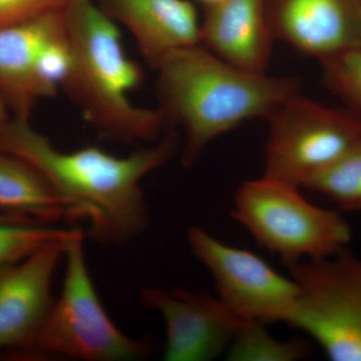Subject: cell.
Returning <instances> with one entry per match:
<instances>
[{"label": "cell", "instance_id": "obj_1", "mask_svg": "<svg viewBox=\"0 0 361 361\" xmlns=\"http://www.w3.org/2000/svg\"><path fill=\"white\" fill-rule=\"evenodd\" d=\"M180 148L175 132L125 158L97 147L66 153L30 125V118L0 121V151L37 169L68 206V219L87 224L90 238L121 246L141 236L149 226L141 182L168 163Z\"/></svg>", "mask_w": 361, "mask_h": 361}, {"label": "cell", "instance_id": "obj_20", "mask_svg": "<svg viewBox=\"0 0 361 361\" xmlns=\"http://www.w3.org/2000/svg\"><path fill=\"white\" fill-rule=\"evenodd\" d=\"M71 66V52L66 32L45 44L35 68L40 99L56 96Z\"/></svg>", "mask_w": 361, "mask_h": 361}, {"label": "cell", "instance_id": "obj_6", "mask_svg": "<svg viewBox=\"0 0 361 361\" xmlns=\"http://www.w3.org/2000/svg\"><path fill=\"white\" fill-rule=\"evenodd\" d=\"M299 287L287 324L305 332L334 361H361V258L348 248L286 264Z\"/></svg>", "mask_w": 361, "mask_h": 361}, {"label": "cell", "instance_id": "obj_13", "mask_svg": "<svg viewBox=\"0 0 361 361\" xmlns=\"http://www.w3.org/2000/svg\"><path fill=\"white\" fill-rule=\"evenodd\" d=\"M65 32V8L0 28V97L13 116L30 118L40 99L35 77L40 51Z\"/></svg>", "mask_w": 361, "mask_h": 361}, {"label": "cell", "instance_id": "obj_3", "mask_svg": "<svg viewBox=\"0 0 361 361\" xmlns=\"http://www.w3.org/2000/svg\"><path fill=\"white\" fill-rule=\"evenodd\" d=\"M65 21L71 66L61 87L85 120L113 141L158 139L167 123L159 109L130 103L127 92L141 84L142 73L126 56L114 20L96 0H70Z\"/></svg>", "mask_w": 361, "mask_h": 361}, {"label": "cell", "instance_id": "obj_2", "mask_svg": "<svg viewBox=\"0 0 361 361\" xmlns=\"http://www.w3.org/2000/svg\"><path fill=\"white\" fill-rule=\"evenodd\" d=\"M159 110L167 127H180L185 167H193L206 147L241 123L269 118L298 94L293 78L240 70L200 44L166 54L156 66Z\"/></svg>", "mask_w": 361, "mask_h": 361}, {"label": "cell", "instance_id": "obj_4", "mask_svg": "<svg viewBox=\"0 0 361 361\" xmlns=\"http://www.w3.org/2000/svg\"><path fill=\"white\" fill-rule=\"evenodd\" d=\"M299 189L266 176L246 180L235 195L232 217L285 264L348 248L353 235L348 222L337 211L306 200Z\"/></svg>", "mask_w": 361, "mask_h": 361}, {"label": "cell", "instance_id": "obj_22", "mask_svg": "<svg viewBox=\"0 0 361 361\" xmlns=\"http://www.w3.org/2000/svg\"><path fill=\"white\" fill-rule=\"evenodd\" d=\"M8 114L9 111L7 110L6 104L4 103L1 97H0V121L9 118Z\"/></svg>", "mask_w": 361, "mask_h": 361}, {"label": "cell", "instance_id": "obj_14", "mask_svg": "<svg viewBox=\"0 0 361 361\" xmlns=\"http://www.w3.org/2000/svg\"><path fill=\"white\" fill-rule=\"evenodd\" d=\"M99 6L130 30L154 68L169 52L201 44L198 16L187 0H101Z\"/></svg>", "mask_w": 361, "mask_h": 361}, {"label": "cell", "instance_id": "obj_16", "mask_svg": "<svg viewBox=\"0 0 361 361\" xmlns=\"http://www.w3.org/2000/svg\"><path fill=\"white\" fill-rule=\"evenodd\" d=\"M264 323L244 320L226 351L230 361H297L310 355L303 339L280 341L271 336Z\"/></svg>", "mask_w": 361, "mask_h": 361}, {"label": "cell", "instance_id": "obj_8", "mask_svg": "<svg viewBox=\"0 0 361 361\" xmlns=\"http://www.w3.org/2000/svg\"><path fill=\"white\" fill-rule=\"evenodd\" d=\"M188 244L210 272L216 295L243 320L288 323L299 296L295 280L279 274L253 252L223 243L200 227L190 228Z\"/></svg>", "mask_w": 361, "mask_h": 361}, {"label": "cell", "instance_id": "obj_11", "mask_svg": "<svg viewBox=\"0 0 361 361\" xmlns=\"http://www.w3.org/2000/svg\"><path fill=\"white\" fill-rule=\"evenodd\" d=\"M274 39L319 59L361 45V0H266Z\"/></svg>", "mask_w": 361, "mask_h": 361}, {"label": "cell", "instance_id": "obj_15", "mask_svg": "<svg viewBox=\"0 0 361 361\" xmlns=\"http://www.w3.org/2000/svg\"><path fill=\"white\" fill-rule=\"evenodd\" d=\"M68 219V206L27 161L0 151V220L51 225Z\"/></svg>", "mask_w": 361, "mask_h": 361}, {"label": "cell", "instance_id": "obj_5", "mask_svg": "<svg viewBox=\"0 0 361 361\" xmlns=\"http://www.w3.org/2000/svg\"><path fill=\"white\" fill-rule=\"evenodd\" d=\"M84 238L80 231L66 242L63 290L54 299L30 357L85 361L146 357L151 351L149 342L126 336L102 305L85 262Z\"/></svg>", "mask_w": 361, "mask_h": 361}, {"label": "cell", "instance_id": "obj_12", "mask_svg": "<svg viewBox=\"0 0 361 361\" xmlns=\"http://www.w3.org/2000/svg\"><path fill=\"white\" fill-rule=\"evenodd\" d=\"M273 40L266 0H221L210 6L201 25V44L248 73H265Z\"/></svg>", "mask_w": 361, "mask_h": 361}, {"label": "cell", "instance_id": "obj_19", "mask_svg": "<svg viewBox=\"0 0 361 361\" xmlns=\"http://www.w3.org/2000/svg\"><path fill=\"white\" fill-rule=\"evenodd\" d=\"M324 80L361 115V45L322 61Z\"/></svg>", "mask_w": 361, "mask_h": 361}, {"label": "cell", "instance_id": "obj_23", "mask_svg": "<svg viewBox=\"0 0 361 361\" xmlns=\"http://www.w3.org/2000/svg\"><path fill=\"white\" fill-rule=\"evenodd\" d=\"M202 1L206 2L209 6H213V4H217V2L221 1V0H202Z\"/></svg>", "mask_w": 361, "mask_h": 361}, {"label": "cell", "instance_id": "obj_21", "mask_svg": "<svg viewBox=\"0 0 361 361\" xmlns=\"http://www.w3.org/2000/svg\"><path fill=\"white\" fill-rule=\"evenodd\" d=\"M70 0H0V28L63 9Z\"/></svg>", "mask_w": 361, "mask_h": 361}, {"label": "cell", "instance_id": "obj_7", "mask_svg": "<svg viewBox=\"0 0 361 361\" xmlns=\"http://www.w3.org/2000/svg\"><path fill=\"white\" fill-rule=\"evenodd\" d=\"M266 177L304 188L361 142V115L294 94L268 118Z\"/></svg>", "mask_w": 361, "mask_h": 361}, {"label": "cell", "instance_id": "obj_17", "mask_svg": "<svg viewBox=\"0 0 361 361\" xmlns=\"http://www.w3.org/2000/svg\"><path fill=\"white\" fill-rule=\"evenodd\" d=\"M326 197L343 212H361V142L305 187Z\"/></svg>", "mask_w": 361, "mask_h": 361}, {"label": "cell", "instance_id": "obj_9", "mask_svg": "<svg viewBox=\"0 0 361 361\" xmlns=\"http://www.w3.org/2000/svg\"><path fill=\"white\" fill-rule=\"evenodd\" d=\"M146 307L163 317L166 327L164 360L210 361L227 351L244 320L217 295L186 289H142Z\"/></svg>", "mask_w": 361, "mask_h": 361}, {"label": "cell", "instance_id": "obj_18", "mask_svg": "<svg viewBox=\"0 0 361 361\" xmlns=\"http://www.w3.org/2000/svg\"><path fill=\"white\" fill-rule=\"evenodd\" d=\"M80 231L0 220V266L18 262L47 244L66 241Z\"/></svg>", "mask_w": 361, "mask_h": 361}, {"label": "cell", "instance_id": "obj_10", "mask_svg": "<svg viewBox=\"0 0 361 361\" xmlns=\"http://www.w3.org/2000/svg\"><path fill=\"white\" fill-rule=\"evenodd\" d=\"M66 241L0 266V351L30 357L54 302L52 277Z\"/></svg>", "mask_w": 361, "mask_h": 361}]
</instances>
